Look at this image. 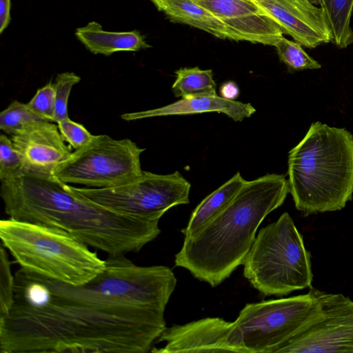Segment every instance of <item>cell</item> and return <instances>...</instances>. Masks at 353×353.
Wrapping results in <instances>:
<instances>
[{
	"instance_id": "obj_22",
	"label": "cell",
	"mask_w": 353,
	"mask_h": 353,
	"mask_svg": "<svg viewBox=\"0 0 353 353\" xmlns=\"http://www.w3.org/2000/svg\"><path fill=\"white\" fill-rule=\"evenodd\" d=\"M38 120L42 119L29 110L26 103L14 101L0 113V129L13 135L28 124Z\"/></svg>"
},
{
	"instance_id": "obj_29",
	"label": "cell",
	"mask_w": 353,
	"mask_h": 353,
	"mask_svg": "<svg viewBox=\"0 0 353 353\" xmlns=\"http://www.w3.org/2000/svg\"><path fill=\"white\" fill-rule=\"evenodd\" d=\"M239 92V87L233 81H227L220 87V96L225 99L234 101Z\"/></svg>"
},
{
	"instance_id": "obj_27",
	"label": "cell",
	"mask_w": 353,
	"mask_h": 353,
	"mask_svg": "<svg viewBox=\"0 0 353 353\" xmlns=\"http://www.w3.org/2000/svg\"><path fill=\"white\" fill-rule=\"evenodd\" d=\"M57 123L65 141L75 150L88 145L95 137L83 125L71 120L69 117L61 119Z\"/></svg>"
},
{
	"instance_id": "obj_6",
	"label": "cell",
	"mask_w": 353,
	"mask_h": 353,
	"mask_svg": "<svg viewBox=\"0 0 353 353\" xmlns=\"http://www.w3.org/2000/svg\"><path fill=\"white\" fill-rule=\"evenodd\" d=\"M243 276L264 296H283L311 286L310 254L291 216L262 228L243 263Z\"/></svg>"
},
{
	"instance_id": "obj_28",
	"label": "cell",
	"mask_w": 353,
	"mask_h": 353,
	"mask_svg": "<svg viewBox=\"0 0 353 353\" xmlns=\"http://www.w3.org/2000/svg\"><path fill=\"white\" fill-rule=\"evenodd\" d=\"M11 0H0V34L7 28L11 21Z\"/></svg>"
},
{
	"instance_id": "obj_1",
	"label": "cell",
	"mask_w": 353,
	"mask_h": 353,
	"mask_svg": "<svg viewBox=\"0 0 353 353\" xmlns=\"http://www.w3.org/2000/svg\"><path fill=\"white\" fill-rule=\"evenodd\" d=\"M176 285L165 265L108 256L103 270L72 285L19 268L0 316L1 353H145L165 330Z\"/></svg>"
},
{
	"instance_id": "obj_24",
	"label": "cell",
	"mask_w": 353,
	"mask_h": 353,
	"mask_svg": "<svg viewBox=\"0 0 353 353\" xmlns=\"http://www.w3.org/2000/svg\"><path fill=\"white\" fill-rule=\"evenodd\" d=\"M7 250L1 244L0 248V316L10 310L14 300V274H12L11 263Z\"/></svg>"
},
{
	"instance_id": "obj_5",
	"label": "cell",
	"mask_w": 353,
	"mask_h": 353,
	"mask_svg": "<svg viewBox=\"0 0 353 353\" xmlns=\"http://www.w3.org/2000/svg\"><path fill=\"white\" fill-rule=\"evenodd\" d=\"M0 239L21 268L56 281L83 285L105 266L96 252L59 228L9 217L0 221Z\"/></svg>"
},
{
	"instance_id": "obj_8",
	"label": "cell",
	"mask_w": 353,
	"mask_h": 353,
	"mask_svg": "<svg viewBox=\"0 0 353 353\" xmlns=\"http://www.w3.org/2000/svg\"><path fill=\"white\" fill-rule=\"evenodd\" d=\"M145 150L129 139L95 135L90 143L59 163L53 175L67 184L91 188L122 185L142 174L140 158Z\"/></svg>"
},
{
	"instance_id": "obj_14",
	"label": "cell",
	"mask_w": 353,
	"mask_h": 353,
	"mask_svg": "<svg viewBox=\"0 0 353 353\" xmlns=\"http://www.w3.org/2000/svg\"><path fill=\"white\" fill-rule=\"evenodd\" d=\"M264 10L283 34L309 48L330 41L321 8L309 0H251Z\"/></svg>"
},
{
	"instance_id": "obj_15",
	"label": "cell",
	"mask_w": 353,
	"mask_h": 353,
	"mask_svg": "<svg viewBox=\"0 0 353 353\" xmlns=\"http://www.w3.org/2000/svg\"><path fill=\"white\" fill-rule=\"evenodd\" d=\"M255 112V108L250 103L228 100L215 95L181 98L163 107L124 113L121 117L129 121L155 117L218 112L225 114L234 121H241L251 117Z\"/></svg>"
},
{
	"instance_id": "obj_21",
	"label": "cell",
	"mask_w": 353,
	"mask_h": 353,
	"mask_svg": "<svg viewBox=\"0 0 353 353\" xmlns=\"http://www.w3.org/2000/svg\"><path fill=\"white\" fill-rule=\"evenodd\" d=\"M280 61L290 72L321 68V64L311 57L296 41L282 37L274 46Z\"/></svg>"
},
{
	"instance_id": "obj_12",
	"label": "cell",
	"mask_w": 353,
	"mask_h": 353,
	"mask_svg": "<svg viewBox=\"0 0 353 353\" xmlns=\"http://www.w3.org/2000/svg\"><path fill=\"white\" fill-rule=\"evenodd\" d=\"M11 140L22 159L23 171L34 174L53 175L54 168L72 152L58 125L48 121L28 124Z\"/></svg>"
},
{
	"instance_id": "obj_17",
	"label": "cell",
	"mask_w": 353,
	"mask_h": 353,
	"mask_svg": "<svg viewBox=\"0 0 353 353\" xmlns=\"http://www.w3.org/2000/svg\"><path fill=\"white\" fill-rule=\"evenodd\" d=\"M77 39L94 54L110 56L120 51H139L151 48L144 35L138 30L110 32L100 23L90 21L76 29Z\"/></svg>"
},
{
	"instance_id": "obj_11",
	"label": "cell",
	"mask_w": 353,
	"mask_h": 353,
	"mask_svg": "<svg viewBox=\"0 0 353 353\" xmlns=\"http://www.w3.org/2000/svg\"><path fill=\"white\" fill-rule=\"evenodd\" d=\"M234 322L208 317L184 325L166 327L157 342H165L152 353L238 352L243 353L234 330Z\"/></svg>"
},
{
	"instance_id": "obj_19",
	"label": "cell",
	"mask_w": 353,
	"mask_h": 353,
	"mask_svg": "<svg viewBox=\"0 0 353 353\" xmlns=\"http://www.w3.org/2000/svg\"><path fill=\"white\" fill-rule=\"evenodd\" d=\"M309 1L323 10L332 43L340 48H345L353 43L350 26L353 0Z\"/></svg>"
},
{
	"instance_id": "obj_4",
	"label": "cell",
	"mask_w": 353,
	"mask_h": 353,
	"mask_svg": "<svg viewBox=\"0 0 353 353\" xmlns=\"http://www.w3.org/2000/svg\"><path fill=\"white\" fill-rule=\"evenodd\" d=\"M288 184L296 208L310 214L341 210L353 196V135L312 123L288 153Z\"/></svg>"
},
{
	"instance_id": "obj_16",
	"label": "cell",
	"mask_w": 353,
	"mask_h": 353,
	"mask_svg": "<svg viewBox=\"0 0 353 353\" xmlns=\"http://www.w3.org/2000/svg\"><path fill=\"white\" fill-rule=\"evenodd\" d=\"M173 23L205 31L219 39L237 41L231 29L210 10L194 0H150Z\"/></svg>"
},
{
	"instance_id": "obj_18",
	"label": "cell",
	"mask_w": 353,
	"mask_h": 353,
	"mask_svg": "<svg viewBox=\"0 0 353 353\" xmlns=\"http://www.w3.org/2000/svg\"><path fill=\"white\" fill-rule=\"evenodd\" d=\"M247 181L240 172L204 198L193 210L185 228L184 237L191 236L223 211Z\"/></svg>"
},
{
	"instance_id": "obj_9",
	"label": "cell",
	"mask_w": 353,
	"mask_h": 353,
	"mask_svg": "<svg viewBox=\"0 0 353 353\" xmlns=\"http://www.w3.org/2000/svg\"><path fill=\"white\" fill-rule=\"evenodd\" d=\"M78 193L115 212L152 221L172 207L190 202L191 184L181 174L143 171L130 183L108 188H77Z\"/></svg>"
},
{
	"instance_id": "obj_2",
	"label": "cell",
	"mask_w": 353,
	"mask_h": 353,
	"mask_svg": "<svg viewBox=\"0 0 353 353\" xmlns=\"http://www.w3.org/2000/svg\"><path fill=\"white\" fill-rule=\"evenodd\" d=\"M0 195L10 218L61 229L108 256L138 252L161 232L159 221L107 208L54 175L23 171L1 181Z\"/></svg>"
},
{
	"instance_id": "obj_25",
	"label": "cell",
	"mask_w": 353,
	"mask_h": 353,
	"mask_svg": "<svg viewBox=\"0 0 353 353\" xmlns=\"http://www.w3.org/2000/svg\"><path fill=\"white\" fill-rule=\"evenodd\" d=\"M23 170L21 156L11 139L0 136V181L17 176Z\"/></svg>"
},
{
	"instance_id": "obj_3",
	"label": "cell",
	"mask_w": 353,
	"mask_h": 353,
	"mask_svg": "<svg viewBox=\"0 0 353 353\" xmlns=\"http://www.w3.org/2000/svg\"><path fill=\"white\" fill-rule=\"evenodd\" d=\"M289 192L284 174L247 181L223 211L197 233L184 237L175 265L212 287L221 284L243 265L259 226Z\"/></svg>"
},
{
	"instance_id": "obj_20",
	"label": "cell",
	"mask_w": 353,
	"mask_h": 353,
	"mask_svg": "<svg viewBox=\"0 0 353 353\" xmlns=\"http://www.w3.org/2000/svg\"><path fill=\"white\" fill-rule=\"evenodd\" d=\"M172 90L176 97L189 98L217 95L212 70L199 67L181 68L175 71Z\"/></svg>"
},
{
	"instance_id": "obj_26",
	"label": "cell",
	"mask_w": 353,
	"mask_h": 353,
	"mask_svg": "<svg viewBox=\"0 0 353 353\" xmlns=\"http://www.w3.org/2000/svg\"><path fill=\"white\" fill-rule=\"evenodd\" d=\"M29 110L41 119L54 122L55 90L50 82L38 89L32 99L26 103Z\"/></svg>"
},
{
	"instance_id": "obj_23",
	"label": "cell",
	"mask_w": 353,
	"mask_h": 353,
	"mask_svg": "<svg viewBox=\"0 0 353 353\" xmlns=\"http://www.w3.org/2000/svg\"><path fill=\"white\" fill-rule=\"evenodd\" d=\"M81 81V77L72 72L59 73L53 83L55 90L54 122L68 118V103L73 86Z\"/></svg>"
},
{
	"instance_id": "obj_13",
	"label": "cell",
	"mask_w": 353,
	"mask_h": 353,
	"mask_svg": "<svg viewBox=\"0 0 353 353\" xmlns=\"http://www.w3.org/2000/svg\"><path fill=\"white\" fill-rule=\"evenodd\" d=\"M223 21L237 41L274 46L283 32L271 17L251 0H194Z\"/></svg>"
},
{
	"instance_id": "obj_10",
	"label": "cell",
	"mask_w": 353,
	"mask_h": 353,
	"mask_svg": "<svg viewBox=\"0 0 353 353\" xmlns=\"http://www.w3.org/2000/svg\"><path fill=\"white\" fill-rule=\"evenodd\" d=\"M321 316L287 342L280 353H353V301L317 290Z\"/></svg>"
},
{
	"instance_id": "obj_7",
	"label": "cell",
	"mask_w": 353,
	"mask_h": 353,
	"mask_svg": "<svg viewBox=\"0 0 353 353\" xmlns=\"http://www.w3.org/2000/svg\"><path fill=\"white\" fill-rule=\"evenodd\" d=\"M317 290L288 298L248 303L234 321L243 353H274L321 314Z\"/></svg>"
}]
</instances>
